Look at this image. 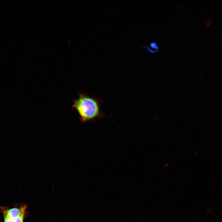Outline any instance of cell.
Segmentation results:
<instances>
[{
	"label": "cell",
	"mask_w": 222,
	"mask_h": 222,
	"mask_svg": "<svg viewBox=\"0 0 222 222\" xmlns=\"http://www.w3.org/2000/svg\"><path fill=\"white\" fill-rule=\"evenodd\" d=\"M72 108L77 111L81 122L93 120L101 116L98 101L86 93L79 92L78 98L75 100Z\"/></svg>",
	"instance_id": "6da1fadb"
},
{
	"label": "cell",
	"mask_w": 222,
	"mask_h": 222,
	"mask_svg": "<svg viewBox=\"0 0 222 222\" xmlns=\"http://www.w3.org/2000/svg\"><path fill=\"white\" fill-rule=\"evenodd\" d=\"M27 206L24 205L20 208H13L9 209L4 212V216L13 219L23 215H24Z\"/></svg>",
	"instance_id": "7a4b0ae2"
},
{
	"label": "cell",
	"mask_w": 222,
	"mask_h": 222,
	"mask_svg": "<svg viewBox=\"0 0 222 222\" xmlns=\"http://www.w3.org/2000/svg\"><path fill=\"white\" fill-rule=\"evenodd\" d=\"M24 215H22L13 219H11L4 216V222H23Z\"/></svg>",
	"instance_id": "3957f363"
}]
</instances>
